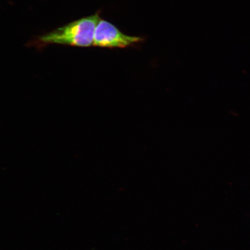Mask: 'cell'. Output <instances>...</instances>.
Segmentation results:
<instances>
[{
  "instance_id": "2",
  "label": "cell",
  "mask_w": 250,
  "mask_h": 250,
  "mask_svg": "<svg viewBox=\"0 0 250 250\" xmlns=\"http://www.w3.org/2000/svg\"><path fill=\"white\" fill-rule=\"evenodd\" d=\"M145 39L142 37L126 35L107 21H99L97 25L93 46L102 48L124 49L133 47Z\"/></svg>"
},
{
  "instance_id": "1",
  "label": "cell",
  "mask_w": 250,
  "mask_h": 250,
  "mask_svg": "<svg viewBox=\"0 0 250 250\" xmlns=\"http://www.w3.org/2000/svg\"><path fill=\"white\" fill-rule=\"evenodd\" d=\"M101 11L80 19L39 37L35 43L39 47L51 44L90 47L93 45L95 30L101 20Z\"/></svg>"
}]
</instances>
